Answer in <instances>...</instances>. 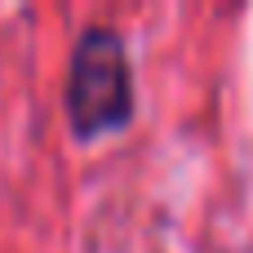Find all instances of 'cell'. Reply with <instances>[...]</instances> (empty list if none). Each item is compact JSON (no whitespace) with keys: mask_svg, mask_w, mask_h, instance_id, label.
<instances>
[{"mask_svg":"<svg viewBox=\"0 0 253 253\" xmlns=\"http://www.w3.org/2000/svg\"><path fill=\"white\" fill-rule=\"evenodd\" d=\"M138 116V76L129 40L111 22H84L67 49L62 71V120L76 142L116 138Z\"/></svg>","mask_w":253,"mask_h":253,"instance_id":"6da1fadb","label":"cell"}]
</instances>
